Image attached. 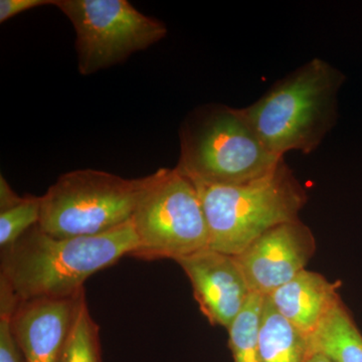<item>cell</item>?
I'll return each mask as SVG.
<instances>
[{
  "instance_id": "obj_18",
  "label": "cell",
  "mask_w": 362,
  "mask_h": 362,
  "mask_svg": "<svg viewBox=\"0 0 362 362\" xmlns=\"http://www.w3.org/2000/svg\"><path fill=\"white\" fill-rule=\"evenodd\" d=\"M54 0H0V23L25 13L28 11L45 6H54Z\"/></svg>"
},
{
  "instance_id": "obj_3",
  "label": "cell",
  "mask_w": 362,
  "mask_h": 362,
  "mask_svg": "<svg viewBox=\"0 0 362 362\" xmlns=\"http://www.w3.org/2000/svg\"><path fill=\"white\" fill-rule=\"evenodd\" d=\"M176 168L194 185L230 187L270 175L284 161L267 148L243 108L206 104L194 109L180 130Z\"/></svg>"
},
{
  "instance_id": "obj_10",
  "label": "cell",
  "mask_w": 362,
  "mask_h": 362,
  "mask_svg": "<svg viewBox=\"0 0 362 362\" xmlns=\"http://www.w3.org/2000/svg\"><path fill=\"white\" fill-rule=\"evenodd\" d=\"M85 290L68 298L18 302L11 317L14 339L25 362H59Z\"/></svg>"
},
{
  "instance_id": "obj_19",
  "label": "cell",
  "mask_w": 362,
  "mask_h": 362,
  "mask_svg": "<svg viewBox=\"0 0 362 362\" xmlns=\"http://www.w3.org/2000/svg\"><path fill=\"white\" fill-rule=\"evenodd\" d=\"M23 197H18L4 175H0V211H6L16 206L23 201Z\"/></svg>"
},
{
  "instance_id": "obj_17",
  "label": "cell",
  "mask_w": 362,
  "mask_h": 362,
  "mask_svg": "<svg viewBox=\"0 0 362 362\" xmlns=\"http://www.w3.org/2000/svg\"><path fill=\"white\" fill-rule=\"evenodd\" d=\"M0 362H25L13 334L11 317L0 313Z\"/></svg>"
},
{
  "instance_id": "obj_7",
  "label": "cell",
  "mask_w": 362,
  "mask_h": 362,
  "mask_svg": "<svg viewBox=\"0 0 362 362\" xmlns=\"http://www.w3.org/2000/svg\"><path fill=\"white\" fill-rule=\"evenodd\" d=\"M76 33L78 70L87 76L124 63L168 35L162 21L127 0H54Z\"/></svg>"
},
{
  "instance_id": "obj_14",
  "label": "cell",
  "mask_w": 362,
  "mask_h": 362,
  "mask_svg": "<svg viewBox=\"0 0 362 362\" xmlns=\"http://www.w3.org/2000/svg\"><path fill=\"white\" fill-rule=\"evenodd\" d=\"M265 297L252 293L244 308L230 324L228 347L233 362H259V333Z\"/></svg>"
},
{
  "instance_id": "obj_4",
  "label": "cell",
  "mask_w": 362,
  "mask_h": 362,
  "mask_svg": "<svg viewBox=\"0 0 362 362\" xmlns=\"http://www.w3.org/2000/svg\"><path fill=\"white\" fill-rule=\"evenodd\" d=\"M197 185L209 232V247L237 256L274 226L299 220L305 188L283 161L273 173L240 185Z\"/></svg>"
},
{
  "instance_id": "obj_6",
  "label": "cell",
  "mask_w": 362,
  "mask_h": 362,
  "mask_svg": "<svg viewBox=\"0 0 362 362\" xmlns=\"http://www.w3.org/2000/svg\"><path fill=\"white\" fill-rule=\"evenodd\" d=\"M142 178L80 169L59 176L40 197L39 228L54 238L101 235L128 223L134 214Z\"/></svg>"
},
{
  "instance_id": "obj_1",
  "label": "cell",
  "mask_w": 362,
  "mask_h": 362,
  "mask_svg": "<svg viewBox=\"0 0 362 362\" xmlns=\"http://www.w3.org/2000/svg\"><path fill=\"white\" fill-rule=\"evenodd\" d=\"M132 221L88 237L54 238L33 226L1 252V308L18 302L68 298L84 291L88 278L138 249Z\"/></svg>"
},
{
  "instance_id": "obj_11",
  "label": "cell",
  "mask_w": 362,
  "mask_h": 362,
  "mask_svg": "<svg viewBox=\"0 0 362 362\" xmlns=\"http://www.w3.org/2000/svg\"><path fill=\"white\" fill-rule=\"evenodd\" d=\"M339 287V282H329L321 274L305 269L266 297L283 318L310 337L341 299Z\"/></svg>"
},
{
  "instance_id": "obj_13",
  "label": "cell",
  "mask_w": 362,
  "mask_h": 362,
  "mask_svg": "<svg viewBox=\"0 0 362 362\" xmlns=\"http://www.w3.org/2000/svg\"><path fill=\"white\" fill-rule=\"evenodd\" d=\"M309 337L288 322L265 297L259 333V362H307Z\"/></svg>"
},
{
  "instance_id": "obj_9",
  "label": "cell",
  "mask_w": 362,
  "mask_h": 362,
  "mask_svg": "<svg viewBox=\"0 0 362 362\" xmlns=\"http://www.w3.org/2000/svg\"><path fill=\"white\" fill-rule=\"evenodd\" d=\"M187 274L202 313L228 329L252 294L235 256L206 247L175 259Z\"/></svg>"
},
{
  "instance_id": "obj_2",
  "label": "cell",
  "mask_w": 362,
  "mask_h": 362,
  "mask_svg": "<svg viewBox=\"0 0 362 362\" xmlns=\"http://www.w3.org/2000/svg\"><path fill=\"white\" fill-rule=\"evenodd\" d=\"M345 76L322 59H313L277 81L243 108L267 148L284 158L290 151H315L337 124L338 94Z\"/></svg>"
},
{
  "instance_id": "obj_15",
  "label": "cell",
  "mask_w": 362,
  "mask_h": 362,
  "mask_svg": "<svg viewBox=\"0 0 362 362\" xmlns=\"http://www.w3.org/2000/svg\"><path fill=\"white\" fill-rule=\"evenodd\" d=\"M59 362H102L100 328L90 316L86 297L71 324Z\"/></svg>"
},
{
  "instance_id": "obj_12",
  "label": "cell",
  "mask_w": 362,
  "mask_h": 362,
  "mask_svg": "<svg viewBox=\"0 0 362 362\" xmlns=\"http://www.w3.org/2000/svg\"><path fill=\"white\" fill-rule=\"evenodd\" d=\"M311 351L333 362H362V333L340 299L309 337Z\"/></svg>"
},
{
  "instance_id": "obj_20",
  "label": "cell",
  "mask_w": 362,
  "mask_h": 362,
  "mask_svg": "<svg viewBox=\"0 0 362 362\" xmlns=\"http://www.w3.org/2000/svg\"><path fill=\"white\" fill-rule=\"evenodd\" d=\"M307 362H333L327 356L318 351H311L310 356L308 357Z\"/></svg>"
},
{
  "instance_id": "obj_5",
  "label": "cell",
  "mask_w": 362,
  "mask_h": 362,
  "mask_svg": "<svg viewBox=\"0 0 362 362\" xmlns=\"http://www.w3.org/2000/svg\"><path fill=\"white\" fill-rule=\"evenodd\" d=\"M139 246L131 257L177 259L209 247V232L197 185L177 168L142 177L132 218Z\"/></svg>"
},
{
  "instance_id": "obj_8",
  "label": "cell",
  "mask_w": 362,
  "mask_h": 362,
  "mask_svg": "<svg viewBox=\"0 0 362 362\" xmlns=\"http://www.w3.org/2000/svg\"><path fill=\"white\" fill-rule=\"evenodd\" d=\"M315 252V237L299 218L274 226L235 258L251 292L266 297L305 270Z\"/></svg>"
},
{
  "instance_id": "obj_16",
  "label": "cell",
  "mask_w": 362,
  "mask_h": 362,
  "mask_svg": "<svg viewBox=\"0 0 362 362\" xmlns=\"http://www.w3.org/2000/svg\"><path fill=\"white\" fill-rule=\"evenodd\" d=\"M40 220V197H23L20 204L0 211V246H11Z\"/></svg>"
}]
</instances>
